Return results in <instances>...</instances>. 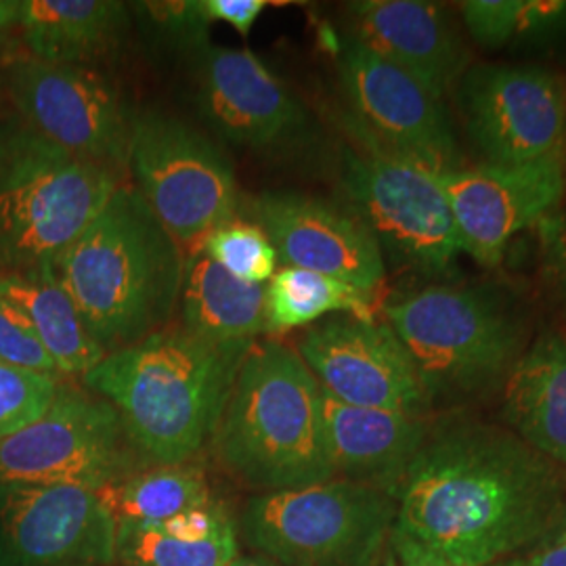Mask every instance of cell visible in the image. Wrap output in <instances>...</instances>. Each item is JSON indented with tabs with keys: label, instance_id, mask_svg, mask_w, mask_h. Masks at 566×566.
I'll return each instance as SVG.
<instances>
[{
	"label": "cell",
	"instance_id": "obj_1",
	"mask_svg": "<svg viewBox=\"0 0 566 566\" xmlns=\"http://www.w3.org/2000/svg\"><path fill=\"white\" fill-rule=\"evenodd\" d=\"M558 468L506 430L446 426L426 437L405 474L392 533L453 565H497L563 525Z\"/></svg>",
	"mask_w": 566,
	"mask_h": 566
},
{
	"label": "cell",
	"instance_id": "obj_2",
	"mask_svg": "<svg viewBox=\"0 0 566 566\" xmlns=\"http://www.w3.org/2000/svg\"><path fill=\"white\" fill-rule=\"evenodd\" d=\"M248 348L164 327L107 353L82 382L116 409L142 455L156 464H182L212 439Z\"/></svg>",
	"mask_w": 566,
	"mask_h": 566
},
{
	"label": "cell",
	"instance_id": "obj_3",
	"mask_svg": "<svg viewBox=\"0 0 566 566\" xmlns=\"http://www.w3.org/2000/svg\"><path fill=\"white\" fill-rule=\"evenodd\" d=\"M182 264L181 245L124 182L53 271L107 355L142 343L172 319Z\"/></svg>",
	"mask_w": 566,
	"mask_h": 566
},
{
	"label": "cell",
	"instance_id": "obj_4",
	"mask_svg": "<svg viewBox=\"0 0 566 566\" xmlns=\"http://www.w3.org/2000/svg\"><path fill=\"white\" fill-rule=\"evenodd\" d=\"M212 446L235 476L264 493L334 479L322 388L294 348L266 340L245 350Z\"/></svg>",
	"mask_w": 566,
	"mask_h": 566
},
{
	"label": "cell",
	"instance_id": "obj_5",
	"mask_svg": "<svg viewBox=\"0 0 566 566\" xmlns=\"http://www.w3.org/2000/svg\"><path fill=\"white\" fill-rule=\"evenodd\" d=\"M122 170L0 124V273L55 266L124 185Z\"/></svg>",
	"mask_w": 566,
	"mask_h": 566
},
{
	"label": "cell",
	"instance_id": "obj_6",
	"mask_svg": "<svg viewBox=\"0 0 566 566\" xmlns=\"http://www.w3.org/2000/svg\"><path fill=\"white\" fill-rule=\"evenodd\" d=\"M385 319L416 365L430 403L483 392L521 359V327L479 290L430 285L386 304Z\"/></svg>",
	"mask_w": 566,
	"mask_h": 566
},
{
	"label": "cell",
	"instance_id": "obj_7",
	"mask_svg": "<svg viewBox=\"0 0 566 566\" xmlns=\"http://www.w3.org/2000/svg\"><path fill=\"white\" fill-rule=\"evenodd\" d=\"M395 521V495L332 479L250 500L242 533L261 556L280 566H376Z\"/></svg>",
	"mask_w": 566,
	"mask_h": 566
},
{
	"label": "cell",
	"instance_id": "obj_8",
	"mask_svg": "<svg viewBox=\"0 0 566 566\" xmlns=\"http://www.w3.org/2000/svg\"><path fill=\"white\" fill-rule=\"evenodd\" d=\"M353 135L359 149L344 154V191L380 248L424 273L453 266L462 242L441 170Z\"/></svg>",
	"mask_w": 566,
	"mask_h": 566
},
{
	"label": "cell",
	"instance_id": "obj_9",
	"mask_svg": "<svg viewBox=\"0 0 566 566\" xmlns=\"http://www.w3.org/2000/svg\"><path fill=\"white\" fill-rule=\"evenodd\" d=\"M128 168L133 187L179 245H198L238 214L240 191L229 158L179 118H135Z\"/></svg>",
	"mask_w": 566,
	"mask_h": 566
},
{
	"label": "cell",
	"instance_id": "obj_10",
	"mask_svg": "<svg viewBox=\"0 0 566 566\" xmlns=\"http://www.w3.org/2000/svg\"><path fill=\"white\" fill-rule=\"evenodd\" d=\"M137 449L102 397L61 386L53 405L0 441V485L102 489L137 470Z\"/></svg>",
	"mask_w": 566,
	"mask_h": 566
},
{
	"label": "cell",
	"instance_id": "obj_11",
	"mask_svg": "<svg viewBox=\"0 0 566 566\" xmlns=\"http://www.w3.org/2000/svg\"><path fill=\"white\" fill-rule=\"evenodd\" d=\"M4 88L18 118L46 142L126 170L135 118L118 88L97 70L25 55L7 63Z\"/></svg>",
	"mask_w": 566,
	"mask_h": 566
},
{
	"label": "cell",
	"instance_id": "obj_12",
	"mask_svg": "<svg viewBox=\"0 0 566 566\" xmlns=\"http://www.w3.org/2000/svg\"><path fill=\"white\" fill-rule=\"evenodd\" d=\"M465 128L486 164L518 166L563 156L565 82L537 65H476L458 93Z\"/></svg>",
	"mask_w": 566,
	"mask_h": 566
},
{
	"label": "cell",
	"instance_id": "obj_13",
	"mask_svg": "<svg viewBox=\"0 0 566 566\" xmlns=\"http://www.w3.org/2000/svg\"><path fill=\"white\" fill-rule=\"evenodd\" d=\"M338 74L353 130L441 172L462 168L446 103L413 76L348 36L338 51Z\"/></svg>",
	"mask_w": 566,
	"mask_h": 566
},
{
	"label": "cell",
	"instance_id": "obj_14",
	"mask_svg": "<svg viewBox=\"0 0 566 566\" xmlns=\"http://www.w3.org/2000/svg\"><path fill=\"white\" fill-rule=\"evenodd\" d=\"M296 353L325 397L338 403L411 416L430 405L416 365L386 322L329 315L304 332Z\"/></svg>",
	"mask_w": 566,
	"mask_h": 566
},
{
	"label": "cell",
	"instance_id": "obj_15",
	"mask_svg": "<svg viewBox=\"0 0 566 566\" xmlns=\"http://www.w3.org/2000/svg\"><path fill=\"white\" fill-rule=\"evenodd\" d=\"M116 521L95 489L0 485V566H107Z\"/></svg>",
	"mask_w": 566,
	"mask_h": 566
},
{
	"label": "cell",
	"instance_id": "obj_16",
	"mask_svg": "<svg viewBox=\"0 0 566 566\" xmlns=\"http://www.w3.org/2000/svg\"><path fill=\"white\" fill-rule=\"evenodd\" d=\"M248 214L266 233L283 266L322 273L369 296L382 287V248L357 214L296 191L259 193L248 203Z\"/></svg>",
	"mask_w": 566,
	"mask_h": 566
},
{
	"label": "cell",
	"instance_id": "obj_17",
	"mask_svg": "<svg viewBox=\"0 0 566 566\" xmlns=\"http://www.w3.org/2000/svg\"><path fill=\"white\" fill-rule=\"evenodd\" d=\"M462 252L476 263H502L507 243L546 217L565 193L563 156L518 166L481 164L441 172Z\"/></svg>",
	"mask_w": 566,
	"mask_h": 566
},
{
	"label": "cell",
	"instance_id": "obj_18",
	"mask_svg": "<svg viewBox=\"0 0 566 566\" xmlns=\"http://www.w3.org/2000/svg\"><path fill=\"white\" fill-rule=\"evenodd\" d=\"M196 82L203 118L238 145H277L306 120L303 105L248 49L203 44L196 51Z\"/></svg>",
	"mask_w": 566,
	"mask_h": 566
},
{
	"label": "cell",
	"instance_id": "obj_19",
	"mask_svg": "<svg viewBox=\"0 0 566 566\" xmlns=\"http://www.w3.org/2000/svg\"><path fill=\"white\" fill-rule=\"evenodd\" d=\"M348 39L401 67L441 97L465 74L468 49L443 4L430 0H357L346 4Z\"/></svg>",
	"mask_w": 566,
	"mask_h": 566
},
{
	"label": "cell",
	"instance_id": "obj_20",
	"mask_svg": "<svg viewBox=\"0 0 566 566\" xmlns=\"http://www.w3.org/2000/svg\"><path fill=\"white\" fill-rule=\"evenodd\" d=\"M322 420L334 479L376 486L397 497L428 437L422 416L338 403L322 392Z\"/></svg>",
	"mask_w": 566,
	"mask_h": 566
},
{
	"label": "cell",
	"instance_id": "obj_21",
	"mask_svg": "<svg viewBox=\"0 0 566 566\" xmlns=\"http://www.w3.org/2000/svg\"><path fill=\"white\" fill-rule=\"evenodd\" d=\"M0 28L18 32L30 57L86 65L114 55L130 28L120 0H0Z\"/></svg>",
	"mask_w": 566,
	"mask_h": 566
},
{
	"label": "cell",
	"instance_id": "obj_22",
	"mask_svg": "<svg viewBox=\"0 0 566 566\" xmlns=\"http://www.w3.org/2000/svg\"><path fill=\"white\" fill-rule=\"evenodd\" d=\"M504 416L526 446L566 470V336L546 334L512 367Z\"/></svg>",
	"mask_w": 566,
	"mask_h": 566
},
{
	"label": "cell",
	"instance_id": "obj_23",
	"mask_svg": "<svg viewBox=\"0 0 566 566\" xmlns=\"http://www.w3.org/2000/svg\"><path fill=\"white\" fill-rule=\"evenodd\" d=\"M238 556V525L221 502L166 521L116 526V558L124 566H231Z\"/></svg>",
	"mask_w": 566,
	"mask_h": 566
},
{
	"label": "cell",
	"instance_id": "obj_24",
	"mask_svg": "<svg viewBox=\"0 0 566 566\" xmlns=\"http://www.w3.org/2000/svg\"><path fill=\"white\" fill-rule=\"evenodd\" d=\"M264 290L233 277L196 248L182 264V329L217 346H252L264 334Z\"/></svg>",
	"mask_w": 566,
	"mask_h": 566
},
{
	"label": "cell",
	"instance_id": "obj_25",
	"mask_svg": "<svg viewBox=\"0 0 566 566\" xmlns=\"http://www.w3.org/2000/svg\"><path fill=\"white\" fill-rule=\"evenodd\" d=\"M0 294L30 322L61 376H84L105 357L53 266L30 273H0Z\"/></svg>",
	"mask_w": 566,
	"mask_h": 566
},
{
	"label": "cell",
	"instance_id": "obj_26",
	"mask_svg": "<svg viewBox=\"0 0 566 566\" xmlns=\"http://www.w3.org/2000/svg\"><path fill=\"white\" fill-rule=\"evenodd\" d=\"M97 495L116 526L166 521L217 502L202 465L193 462L135 470L97 489Z\"/></svg>",
	"mask_w": 566,
	"mask_h": 566
},
{
	"label": "cell",
	"instance_id": "obj_27",
	"mask_svg": "<svg viewBox=\"0 0 566 566\" xmlns=\"http://www.w3.org/2000/svg\"><path fill=\"white\" fill-rule=\"evenodd\" d=\"M374 298L322 273L282 266L264 290V334L319 324L340 313L374 319Z\"/></svg>",
	"mask_w": 566,
	"mask_h": 566
},
{
	"label": "cell",
	"instance_id": "obj_28",
	"mask_svg": "<svg viewBox=\"0 0 566 566\" xmlns=\"http://www.w3.org/2000/svg\"><path fill=\"white\" fill-rule=\"evenodd\" d=\"M460 13L468 34L486 49L549 34L566 23L565 0H465Z\"/></svg>",
	"mask_w": 566,
	"mask_h": 566
},
{
	"label": "cell",
	"instance_id": "obj_29",
	"mask_svg": "<svg viewBox=\"0 0 566 566\" xmlns=\"http://www.w3.org/2000/svg\"><path fill=\"white\" fill-rule=\"evenodd\" d=\"M196 248L223 266L227 273L245 283L266 285L277 273V252L254 221L233 217L212 229Z\"/></svg>",
	"mask_w": 566,
	"mask_h": 566
},
{
	"label": "cell",
	"instance_id": "obj_30",
	"mask_svg": "<svg viewBox=\"0 0 566 566\" xmlns=\"http://www.w3.org/2000/svg\"><path fill=\"white\" fill-rule=\"evenodd\" d=\"M60 388V378L0 361V441L36 422Z\"/></svg>",
	"mask_w": 566,
	"mask_h": 566
},
{
	"label": "cell",
	"instance_id": "obj_31",
	"mask_svg": "<svg viewBox=\"0 0 566 566\" xmlns=\"http://www.w3.org/2000/svg\"><path fill=\"white\" fill-rule=\"evenodd\" d=\"M0 361L34 369L53 378H61L57 365L42 348L30 322L20 308L0 294Z\"/></svg>",
	"mask_w": 566,
	"mask_h": 566
},
{
	"label": "cell",
	"instance_id": "obj_32",
	"mask_svg": "<svg viewBox=\"0 0 566 566\" xmlns=\"http://www.w3.org/2000/svg\"><path fill=\"white\" fill-rule=\"evenodd\" d=\"M269 4L266 0H198V11L208 25H231L245 39Z\"/></svg>",
	"mask_w": 566,
	"mask_h": 566
},
{
	"label": "cell",
	"instance_id": "obj_33",
	"mask_svg": "<svg viewBox=\"0 0 566 566\" xmlns=\"http://www.w3.org/2000/svg\"><path fill=\"white\" fill-rule=\"evenodd\" d=\"M493 566H566V535H554L535 549L514 554Z\"/></svg>",
	"mask_w": 566,
	"mask_h": 566
},
{
	"label": "cell",
	"instance_id": "obj_34",
	"mask_svg": "<svg viewBox=\"0 0 566 566\" xmlns=\"http://www.w3.org/2000/svg\"><path fill=\"white\" fill-rule=\"evenodd\" d=\"M390 542H392L395 554L399 558V565L397 566H458L449 563L446 558H441V556H437V554H432V552H428L424 547L407 542L395 533H392Z\"/></svg>",
	"mask_w": 566,
	"mask_h": 566
},
{
	"label": "cell",
	"instance_id": "obj_35",
	"mask_svg": "<svg viewBox=\"0 0 566 566\" xmlns=\"http://www.w3.org/2000/svg\"><path fill=\"white\" fill-rule=\"evenodd\" d=\"M231 566H280L277 563H273V560H269V558H264V556H238Z\"/></svg>",
	"mask_w": 566,
	"mask_h": 566
},
{
	"label": "cell",
	"instance_id": "obj_36",
	"mask_svg": "<svg viewBox=\"0 0 566 566\" xmlns=\"http://www.w3.org/2000/svg\"><path fill=\"white\" fill-rule=\"evenodd\" d=\"M7 46H9V32L0 28V57L7 53Z\"/></svg>",
	"mask_w": 566,
	"mask_h": 566
},
{
	"label": "cell",
	"instance_id": "obj_37",
	"mask_svg": "<svg viewBox=\"0 0 566 566\" xmlns=\"http://www.w3.org/2000/svg\"><path fill=\"white\" fill-rule=\"evenodd\" d=\"M554 535H566V514L565 518H563V525H560V528H558ZM554 535H552V537H554Z\"/></svg>",
	"mask_w": 566,
	"mask_h": 566
},
{
	"label": "cell",
	"instance_id": "obj_38",
	"mask_svg": "<svg viewBox=\"0 0 566 566\" xmlns=\"http://www.w3.org/2000/svg\"><path fill=\"white\" fill-rule=\"evenodd\" d=\"M386 566H397V565H395V560H392V558H388V560H386Z\"/></svg>",
	"mask_w": 566,
	"mask_h": 566
},
{
	"label": "cell",
	"instance_id": "obj_39",
	"mask_svg": "<svg viewBox=\"0 0 566 566\" xmlns=\"http://www.w3.org/2000/svg\"><path fill=\"white\" fill-rule=\"evenodd\" d=\"M563 263H565V266H566V250H565V254H563Z\"/></svg>",
	"mask_w": 566,
	"mask_h": 566
}]
</instances>
